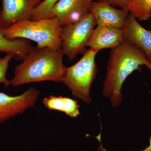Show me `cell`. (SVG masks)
Masks as SVG:
<instances>
[{"mask_svg": "<svg viewBox=\"0 0 151 151\" xmlns=\"http://www.w3.org/2000/svg\"><path fill=\"white\" fill-rule=\"evenodd\" d=\"M4 30L0 27V52L11 55L16 60L22 61L33 46L29 40L25 39H8L5 37Z\"/></svg>", "mask_w": 151, "mask_h": 151, "instance_id": "7c38bea8", "label": "cell"}, {"mask_svg": "<svg viewBox=\"0 0 151 151\" xmlns=\"http://www.w3.org/2000/svg\"><path fill=\"white\" fill-rule=\"evenodd\" d=\"M94 0H59L52 10L54 17L58 19L62 26L81 20L88 13Z\"/></svg>", "mask_w": 151, "mask_h": 151, "instance_id": "ba28073f", "label": "cell"}, {"mask_svg": "<svg viewBox=\"0 0 151 151\" xmlns=\"http://www.w3.org/2000/svg\"><path fill=\"white\" fill-rule=\"evenodd\" d=\"M124 29L97 26L92 32L86 47L98 52L104 48L113 49L124 40Z\"/></svg>", "mask_w": 151, "mask_h": 151, "instance_id": "8fae6325", "label": "cell"}, {"mask_svg": "<svg viewBox=\"0 0 151 151\" xmlns=\"http://www.w3.org/2000/svg\"><path fill=\"white\" fill-rule=\"evenodd\" d=\"M129 1V0H94V1L106 3L113 6L118 7L125 9Z\"/></svg>", "mask_w": 151, "mask_h": 151, "instance_id": "e0dca14e", "label": "cell"}, {"mask_svg": "<svg viewBox=\"0 0 151 151\" xmlns=\"http://www.w3.org/2000/svg\"><path fill=\"white\" fill-rule=\"evenodd\" d=\"M123 29L124 41L141 49L151 62V30L143 27L130 14Z\"/></svg>", "mask_w": 151, "mask_h": 151, "instance_id": "30bf717a", "label": "cell"}, {"mask_svg": "<svg viewBox=\"0 0 151 151\" xmlns=\"http://www.w3.org/2000/svg\"><path fill=\"white\" fill-rule=\"evenodd\" d=\"M0 27L6 28L22 21L29 19L34 10L43 0H1Z\"/></svg>", "mask_w": 151, "mask_h": 151, "instance_id": "52a82bcc", "label": "cell"}, {"mask_svg": "<svg viewBox=\"0 0 151 151\" xmlns=\"http://www.w3.org/2000/svg\"><path fill=\"white\" fill-rule=\"evenodd\" d=\"M143 65H146L151 71V62L137 47L124 41L112 49L103 83V94L110 100L113 107L117 108L122 103V85L126 78L135 70H139Z\"/></svg>", "mask_w": 151, "mask_h": 151, "instance_id": "6da1fadb", "label": "cell"}, {"mask_svg": "<svg viewBox=\"0 0 151 151\" xmlns=\"http://www.w3.org/2000/svg\"><path fill=\"white\" fill-rule=\"evenodd\" d=\"M64 55L61 49L33 47L16 67L11 85L44 81L62 82L67 68L63 62Z\"/></svg>", "mask_w": 151, "mask_h": 151, "instance_id": "7a4b0ae2", "label": "cell"}, {"mask_svg": "<svg viewBox=\"0 0 151 151\" xmlns=\"http://www.w3.org/2000/svg\"><path fill=\"white\" fill-rule=\"evenodd\" d=\"M59 0H43L34 10L29 19L37 21L54 18L52 10Z\"/></svg>", "mask_w": 151, "mask_h": 151, "instance_id": "9a60e30c", "label": "cell"}, {"mask_svg": "<svg viewBox=\"0 0 151 151\" xmlns=\"http://www.w3.org/2000/svg\"><path fill=\"white\" fill-rule=\"evenodd\" d=\"M89 12L94 16L97 26L124 29L129 12L125 9H117L106 3L93 1Z\"/></svg>", "mask_w": 151, "mask_h": 151, "instance_id": "9c48e42d", "label": "cell"}, {"mask_svg": "<svg viewBox=\"0 0 151 151\" xmlns=\"http://www.w3.org/2000/svg\"><path fill=\"white\" fill-rule=\"evenodd\" d=\"M150 71H151V70Z\"/></svg>", "mask_w": 151, "mask_h": 151, "instance_id": "ffe728a7", "label": "cell"}, {"mask_svg": "<svg viewBox=\"0 0 151 151\" xmlns=\"http://www.w3.org/2000/svg\"><path fill=\"white\" fill-rule=\"evenodd\" d=\"M96 25L94 16L89 12L78 21L62 26L61 49L70 60L86 51V43Z\"/></svg>", "mask_w": 151, "mask_h": 151, "instance_id": "5b68a950", "label": "cell"}, {"mask_svg": "<svg viewBox=\"0 0 151 151\" xmlns=\"http://www.w3.org/2000/svg\"><path fill=\"white\" fill-rule=\"evenodd\" d=\"M1 6H0V15H1Z\"/></svg>", "mask_w": 151, "mask_h": 151, "instance_id": "d6986e66", "label": "cell"}, {"mask_svg": "<svg viewBox=\"0 0 151 151\" xmlns=\"http://www.w3.org/2000/svg\"><path fill=\"white\" fill-rule=\"evenodd\" d=\"M125 9L139 21H146L151 17V0H129Z\"/></svg>", "mask_w": 151, "mask_h": 151, "instance_id": "5bb4252c", "label": "cell"}, {"mask_svg": "<svg viewBox=\"0 0 151 151\" xmlns=\"http://www.w3.org/2000/svg\"><path fill=\"white\" fill-rule=\"evenodd\" d=\"M13 58L9 54H6L4 57L0 58V83L3 84L6 87L11 85V80L6 78V73L10 61Z\"/></svg>", "mask_w": 151, "mask_h": 151, "instance_id": "2e32d148", "label": "cell"}, {"mask_svg": "<svg viewBox=\"0 0 151 151\" xmlns=\"http://www.w3.org/2000/svg\"><path fill=\"white\" fill-rule=\"evenodd\" d=\"M42 103L48 110L63 112L71 118H76L80 115L78 101L69 97L50 95L45 97Z\"/></svg>", "mask_w": 151, "mask_h": 151, "instance_id": "4fadbf2b", "label": "cell"}, {"mask_svg": "<svg viewBox=\"0 0 151 151\" xmlns=\"http://www.w3.org/2000/svg\"><path fill=\"white\" fill-rule=\"evenodd\" d=\"M62 26L58 19L22 21L5 28V37L9 40L22 38L37 43V47L53 50L61 49Z\"/></svg>", "mask_w": 151, "mask_h": 151, "instance_id": "3957f363", "label": "cell"}, {"mask_svg": "<svg viewBox=\"0 0 151 151\" xmlns=\"http://www.w3.org/2000/svg\"><path fill=\"white\" fill-rule=\"evenodd\" d=\"M40 93L39 90L33 87L17 96H10L0 92V123L21 115L33 107Z\"/></svg>", "mask_w": 151, "mask_h": 151, "instance_id": "8992f818", "label": "cell"}, {"mask_svg": "<svg viewBox=\"0 0 151 151\" xmlns=\"http://www.w3.org/2000/svg\"><path fill=\"white\" fill-rule=\"evenodd\" d=\"M97 52L90 48L86 50L78 62L66 68L62 81L73 97L86 104L92 102L91 88L97 75L95 58Z\"/></svg>", "mask_w": 151, "mask_h": 151, "instance_id": "277c9868", "label": "cell"}, {"mask_svg": "<svg viewBox=\"0 0 151 151\" xmlns=\"http://www.w3.org/2000/svg\"><path fill=\"white\" fill-rule=\"evenodd\" d=\"M100 151H110L108 150H107L106 148H105V147H103L101 149V150H100ZM140 151H151V135L150 137V144H149V145L147 147H146V148H145L144 150H142Z\"/></svg>", "mask_w": 151, "mask_h": 151, "instance_id": "ac0fdd59", "label": "cell"}]
</instances>
